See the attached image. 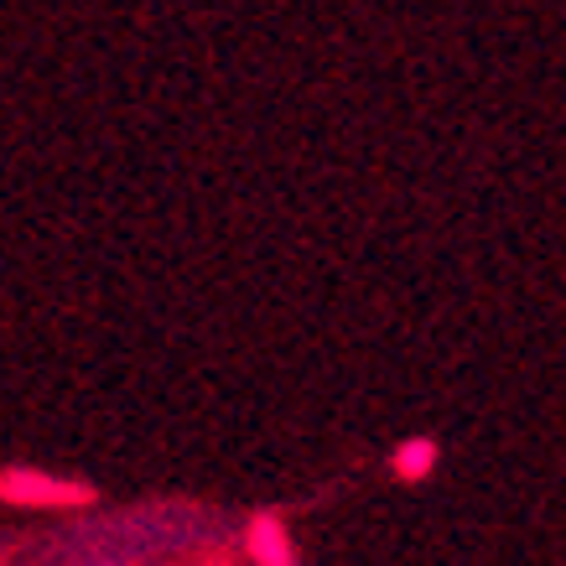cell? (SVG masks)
<instances>
[{
  "instance_id": "cell-1",
  "label": "cell",
  "mask_w": 566,
  "mask_h": 566,
  "mask_svg": "<svg viewBox=\"0 0 566 566\" xmlns=\"http://www.w3.org/2000/svg\"><path fill=\"white\" fill-rule=\"evenodd\" d=\"M431 468H437V442L411 437V442L395 447V473H400V479H427Z\"/></svg>"
}]
</instances>
